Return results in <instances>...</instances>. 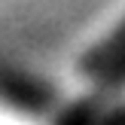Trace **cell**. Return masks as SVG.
<instances>
[{"instance_id":"cell-1","label":"cell","mask_w":125,"mask_h":125,"mask_svg":"<svg viewBox=\"0 0 125 125\" xmlns=\"http://www.w3.org/2000/svg\"><path fill=\"white\" fill-rule=\"evenodd\" d=\"M119 58H125V21L104 43H98V46L85 55V58H83V67L89 73H98V70H104L107 64H113V61H119Z\"/></svg>"},{"instance_id":"cell-2","label":"cell","mask_w":125,"mask_h":125,"mask_svg":"<svg viewBox=\"0 0 125 125\" xmlns=\"http://www.w3.org/2000/svg\"><path fill=\"white\" fill-rule=\"evenodd\" d=\"M101 113L98 98H85L83 104H73L70 110H64V116L58 119V125H92Z\"/></svg>"},{"instance_id":"cell-3","label":"cell","mask_w":125,"mask_h":125,"mask_svg":"<svg viewBox=\"0 0 125 125\" xmlns=\"http://www.w3.org/2000/svg\"><path fill=\"white\" fill-rule=\"evenodd\" d=\"M92 125H125V107H116V110H107V113H98V119Z\"/></svg>"}]
</instances>
